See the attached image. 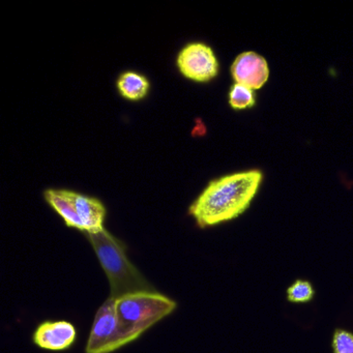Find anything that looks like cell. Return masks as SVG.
<instances>
[{"label":"cell","instance_id":"cell-1","mask_svg":"<svg viewBox=\"0 0 353 353\" xmlns=\"http://www.w3.org/2000/svg\"><path fill=\"white\" fill-rule=\"evenodd\" d=\"M262 179L261 171L253 169L210 181L190 205V216L202 229L239 218L251 205Z\"/></svg>","mask_w":353,"mask_h":353},{"label":"cell","instance_id":"cell-2","mask_svg":"<svg viewBox=\"0 0 353 353\" xmlns=\"http://www.w3.org/2000/svg\"><path fill=\"white\" fill-rule=\"evenodd\" d=\"M85 235L108 278L110 297L117 299L132 293L157 291L130 261L123 241L105 228Z\"/></svg>","mask_w":353,"mask_h":353},{"label":"cell","instance_id":"cell-3","mask_svg":"<svg viewBox=\"0 0 353 353\" xmlns=\"http://www.w3.org/2000/svg\"><path fill=\"white\" fill-rule=\"evenodd\" d=\"M176 307V301L158 291L132 293L115 299L119 325L130 343L170 315Z\"/></svg>","mask_w":353,"mask_h":353},{"label":"cell","instance_id":"cell-4","mask_svg":"<svg viewBox=\"0 0 353 353\" xmlns=\"http://www.w3.org/2000/svg\"><path fill=\"white\" fill-rule=\"evenodd\" d=\"M130 344L119 325L115 299L109 296L99 307L85 347L86 353H112Z\"/></svg>","mask_w":353,"mask_h":353},{"label":"cell","instance_id":"cell-5","mask_svg":"<svg viewBox=\"0 0 353 353\" xmlns=\"http://www.w3.org/2000/svg\"><path fill=\"white\" fill-rule=\"evenodd\" d=\"M176 63L181 75L199 83L212 81L220 69L212 47L202 42L188 43L179 51Z\"/></svg>","mask_w":353,"mask_h":353},{"label":"cell","instance_id":"cell-6","mask_svg":"<svg viewBox=\"0 0 353 353\" xmlns=\"http://www.w3.org/2000/svg\"><path fill=\"white\" fill-rule=\"evenodd\" d=\"M231 75L235 83L243 84L253 90H260L268 82L270 68L263 57L253 51L241 53L231 65Z\"/></svg>","mask_w":353,"mask_h":353},{"label":"cell","instance_id":"cell-7","mask_svg":"<svg viewBox=\"0 0 353 353\" xmlns=\"http://www.w3.org/2000/svg\"><path fill=\"white\" fill-rule=\"evenodd\" d=\"M77 339V330L65 320L45 321L37 327L32 341L40 348L51 351L69 349Z\"/></svg>","mask_w":353,"mask_h":353},{"label":"cell","instance_id":"cell-8","mask_svg":"<svg viewBox=\"0 0 353 353\" xmlns=\"http://www.w3.org/2000/svg\"><path fill=\"white\" fill-rule=\"evenodd\" d=\"M70 195L73 200L76 212L83 224L84 233L96 232L104 229L107 210L100 199L72 190H70Z\"/></svg>","mask_w":353,"mask_h":353},{"label":"cell","instance_id":"cell-9","mask_svg":"<svg viewBox=\"0 0 353 353\" xmlns=\"http://www.w3.org/2000/svg\"><path fill=\"white\" fill-rule=\"evenodd\" d=\"M44 198L47 203L61 216L69 228L84 232L83 224L76 212L70 190L48 189L44 192Z\"/></svg>","mask_w":353,"mask_h":353},{"label":"cell","instance_id":"cell-10","mask_svg":"<svg viewBox=\"0 0 353 353\" xmlns=\"http://www.w3.org/2000/svg\"><path fill=\"white\" fill-rule=\"evenodd\" d=\"M117 90L123 98L133 102L143 100L150 90V80L143 74L128 71L119 75Z\"/></svg>","mask_w":353,"mask_h":353},{"label":"cell","instance_id":"cell-11","mask_svg":"<svg viewBox=\"0 0 353 353\" xmlns=\"http://www.w3.org/2000/svg\"><path fill=\"white\" fill-rule=\"evenodd\" d=\"M228 100L231 108L234 110H245L255 106V92L248 86L234 83L229 90Z\"/></svg>","mask_w":353,"mask_h":353},{"label":"cell","instance_id":"cell-12","mask_svg":"<svg viewBox=\"0 0 353 353\" xmlns=\"http://www.w3.org/2000/svg\"><path fill=\"white\" fill-rule=\"evenodd\" d=\"M313 285L305 280H296L287 289V299L293 303H307L314 299Z\"/></svg>","mask_w":353,"mask_h":353},{"label":"cell","instance_id":"cell-13","mask_svg":"<svg viewBox=\"0 0 353 353\" xmlns=\"http://www.w3.org/2000/svg\"><path fill=\"white\" fill-rule=\"evenodd\" d=\"M334 353H353V334L347 330H336L332 336Z\"/></svg>","mask_w":353,"mask_h":353}]
</instances>
